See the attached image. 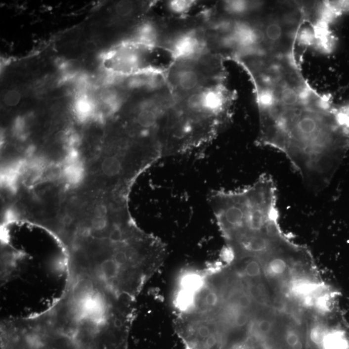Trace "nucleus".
Listing matches in <instances>:
<instances>
[{"label": "nucleus", "mask_w": 349, "mask_h": 349, "mask_svg": "<svg viewBox=\"0 0 349 349\" xmlns=\"http://www.w3.org/2000/svg\"><path fill=\"white\" fill-rule=\"evenodd\" d=\"M253 84L259 115L258 146L283 153L310 190L331 183L349 150V105L313 87L296 53L237 61Z\"/></svg>", "instance_id": "nucleus-1"}, {"label": "nucleus", "mask_w": 349, "mask_h": 349, "mask_svg": "<svg viewBox=\"0 0 349 349\" xmlns=\"http://www.w3.org/2000/svg\"><path fill=\"white\" fill-rule=\"evenodd\" d=\"M214 29L218 47L234 60L291 53L297 45L300 23L287 2L254 1L245 15H222Z\"/></svg>", "instance_id": "nucleus-2"}, {"label": "nucleus", "mask_w": 349, "mask_h": 349, "mask_svg": "<svg viewBox=\"0 0 349 349\" xmlns=\"http://www.w3.org/2000/svg\"><path fill=\"white\" fill-rule=\"evenodd\" d=\"M168 49L174 62L198 60L207 54V40L200 31L189 29L174 36Z\"/></svg>", "instance_id": "nucleus-3"}, {"label": "nucleus", "mask_w": 349, "mask_h": 349, "mask_svg": "<svg viewBox=\"0 0 349 349\" xmlns=\"http://www.w3.org/2000/svg\"><path fill=\"white\" fill-rule=\"evenodd\" d=\"M198 60L174 62L168 73L167 80L177 95L186 97L206 87L204 86L205 75L197 67Z\"/></svg>", "instance_id": "nucleus-4"}, {"label": "nucleus", "mask_w": 349, "mask_h": 349, "mask_svg": "<svg viewBox=\"0 0 349 349\" xmlns=\"http://www.w3.org/2000/svg\"><path fill=\"white\" fill-rule=\"evenodd\" d=\"M160 37L161 33L159 26L152 21H146L138 25L134 31L131 41L129 42L143 47L153 49L159 44Z\"/></svg>", "instance_id": "nucleus-5"}, {"label": "nucleus", "mask_w": 349, "mask_h": 349, "mask_svg": "<svg viewBox=\"0 0 349 349\" xmlns=\"http://www.w3.org/2000/svg\"><path fill=\"white\" fill-rule=\"evenodd\" d=\"M196 4L193 0H172L167 1V8L171 13L182 16L190 12Z\"/></svg>", "instance_id": "nucleus-6"}, {"label": "nucleus", "mask_w": 349, "mask_h": 349, "mask_svg": "<svg viewBox=\"0 0 349 349\" xmlns=\"http://www.w3.org/2000/svg\"><path fill=\"white\" fill-rule=\"evenodd\" d=\"M123 168V163L121 160L116 157H107L104 160L102 165L103 173L110 177L121 174Z\"/></svg>", "instance_id": "nucleus-7"}, {"label": "nucleus", "mask_w": 349, "mask_h": 349, "mask_svg": "<svg viewBox=\"0 0 349 349\" xmlns=\"http://www.w3.org/2000/svg\"><path fill=\"white\" fill-rule=\"evenodd\" d=\"M118 16L127 17L131 15L134 10V4L131 1H123L117 3L115 7Z\"/></svg>", "instance_id": "nucleus-8"}, {"label": "nucleus", "mask_w": 349, "mask_h": 349, "mask_svg": "<svg viewBox=\"0 0 349 349\" xmlns=\"http://www.w3.org/2000/svg\"><path fill=\"white\" fill-rule=\"evenodd\" d=\"M20 94L15 90L8 91L4 96V102L8 106H16L20 100Z\"/></svg>", "instance_id": "nucleus-9"}, {"label": "nucleus", "mask_w": 349, "mask_h": 349, "mask_svg": "<svg viewBox=\"0 0 349 349\" xmlns=\"http://www.w3.org/2000/svg\"><path fill=\"white\" fill-rule=\"evenodd\" d=\"M87 349H100L99 348H98V347H96L95 345H94L93 343H92L91 345L89 346V348H87Z\"/></svg>", "instance_id": "nucleus-10"}]
</instances>
